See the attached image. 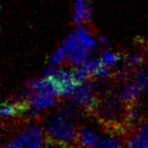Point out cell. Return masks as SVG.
Returning <instances> with one entry per match:
<instances>
[{
  "instance_id": "1",
  "label": "cell",
  "mask_w": 148,
  "mask_h": 148,
  "mask_svg": "<svg viewBox=\"0 0 148 148\" xmlns=\"http://www.w3.org/2000/svg\"><path fill=\"white\" fill-rule=\"evenodd\" d=\"M47 140L52 145L67 146L77 141V130L73 120L61 113L46 115L42 122Z\"/></svg>"
},
{
  "instance_id": "2",
  "label": "cell",
  "mask_w": 148,
  "mask_h": 148,
  "mask_svg": "<svg viewBox=\"0 0 148 148\" xmlns=\"http://www.w3.org/2000/svg\"><path fill=\"white\" fill-rule=\"evenodd\" d=\"M47 141L43 126L33 122L11 136L9 141L2 145V148L44 147L47 145Z\"/></svg>"
},
{
  "instance_id": "3",
  "label": "cell",
  "mask_w": 148,
  "mask_h": 148,
  "mask_svg": "<svg viewBox=\"0 0 148 148\" xmlns=\"http://www.w3.org/2000/svg\"><path fill=\"white\" fill-rule=\"evenodd\" d=\"M71 101L77 103L86 111H95L99 109V101L95 95V85L92 81H85L83 83H78L75 86L71 97Z\"/></svg>"
},
{
  "instance_id": "4",
  "label": "cell",
  "mask_w": 148,
  "mask_h": 148,
  "mask_svg": "<svg viewBox=\"0 0 148 148\" xmlns=\"http://www.w3.org/2000/svg\"><path fill=\"white\" fill-rule=\"evenodd\" d=\"M62 46L66 52V60L72 66H79L90 56V50L82 46L77 40L74 32L64 39Z\"/></svg>"
},
{
  "instance_id": "5",
  "label": "cell",
  "mask_w": 148,
  "mask_h": 148,
  "mask_svg": "<svg viewBox=\"0 0 148 148\" xmlns=\"http://www.w3.org/2000/svg\"><path fill=\"white\" fill-rule=\"evenodd\" d=\"M56 95L50 92H33L27 101V112L25 115L35 118L40 116L46 110L52 109L57 105Z\"/></svg>"
},
{
  "instance_id": "6",
  "label": "cell",
  "mask_w": 148,
  "mask_h": 148,
  "mask_svg": "<svg viewBox=\"0 0 148 148\" xmlns=\"http://www.w3.org/2000/svg\"><path fill=\"white\" fill-rule=\"evenodd\" d=\"M51 77L55 82L59 97H71L74 88L77 85V83L73 78L72 69L57 68Z\"/></svg>"
},
{
  "instance_id": "7",
  "label": "cell",
  "mask_w": 148,
  "mask_h": 148,
  "mask_svg": "<svg viewBox=\"0 0 148 148\" xmlns=\"http://www.w3.org/2000/svg\"><path fill=\"white\" fill-rule=\"evenodd\" d=\"M92 18V7L86 0H74V12L72 21L75 25L90 23Z\"/></svg>"
},
{
  "instance_id": "8",
  "label": "cell",
  "mask_w": 148,
  "mask_h": 148,
  "mask_svg": "<svg viewBox=\"0 0 148 148\" xmlns=\"http://www.w3.org/2000/svg\"><path fill=\"white\" fill-rule=\"evenodd\" d=\"M25 84L34 92H50L53 93L57 97H59L57 87H56L55 82L52 79V77L42 76L41 78H29L25 82Z\"/></svg>"
},
{
  "instance_id": "9",
  "label": "cell",
  "mask_w": 148,
  "mask_h": 148,
  "mask_svg": "<svg viewBox=\"0 0 148 148\" xmlns=\"http://www.w3.org/2000/svg\"><path fill=\"white\" fill-rule=\"evenodd\" d=\"M73 32L75 34V36H76L79 43L82 46H84L85 48H87L88 50L92 51V50H95L99 47V39H95L91 35L89 29L83 23L77 25V27L74 29Z\"/></svg>"
},
{
  "instance_id": "10",
  "label": "cell",
  "mask_w": 148,
  "mask_h": 148,
  "mask_svg": "<svg viewBox=\"0 0 148 148\" xmlns=\"http://www.w3.org/2000/svg\"><path fill=\"white\" fill-rule=\"evenodd\" d=\"M27 101L19 99L16 101H6L1 106V116L2 118H14L25 114L27 112Z\"/></svg>"
},
{
  "instance_id": "11",
  "label": "cell",
  "mask_w": 148,
  "mask_h": 148,
  "mask_svg": "<svg viewBox=\"0 0 148 148\" xmlns=\"http://www.w3.org/2000/svg\"><path fill=\"white\" fill-rule=\"evenodd\" d=\"M127 146L134 148L148 147V121L140 124L136 133L127 141Z\"/></svg>"
},
{
  "instance_id": "12",
  "label": "cell",
  "mask_w": 148,
  "mask_h": 148,
  "mask_svg": "<svg viewBox=\"0 0 148 148\" xmlns=\"http://www.w3.org/2000/svg\"><path fill=\"white\" fill-rule=\"evenodd\" d=\"M99 139V133L86 126H81L77 130V141L81 146L95 147Z\"/></svg>"
},
{
  "instance_id": "13",
  "label": "cell",
  "mask_w": 148,
  "mask_h": 148,
  "mask_svg": "<svg viewBox=\"0 0 148 148\" xmlns=\"http://www.w3.org/2000/svg\"><path fill=\"white\" fill-rule=\"evenodd\" d=\"M99 58L101 62L110 67H115L121 61H123V57L117 52H114L110 49H103L99 53Z\"/></svg>"
},
{
  "instance_id": "14",
  "label": "cell",
  "mask_w": 148,
  "mask_h": 148,
  "mask_svg": "<svg viewBox=\"0 0 148 148\" xmlns=\"http://www.w3.org/2000/svg\"><path fill=\"white\" fill-rule=\"evenodd\" d=\"M123 146V142L116 136L105 135L99 136V139L97 141L95 147L97 148H117Z\"/></svg>"
},
{
  "instance_id": "15",
  "label": "cell",
  "mask_w": 148,
  "mask_h": 148,
  "mask_svg": "<svg viewBox=\"0 0 148 148\" xmlns=\"http://www.w3.org/2000/svg\"><path fill=\"white\" fill-rule=\"evenodd\" d=\"M81 109H82V108H81L80 106H78L77 103H73V101H71L70 103H67V105L63 106V107L60 109V113L73 120V119H76V118L80 117V115L82 114L81 113Z\"/></svg>"
},
{
  "instance_id": "16",
  "label": "cell",
  "mask_w": 148,
  "mask_h": 148,
  "mask_svg": "<svg viewBox=\"0 0 148 148\" xmlns=\"http://www.w3.org/2000/svg\"><path fill=\"white\" fill-rule=\"evenodd\" d=\"M72 74H73V78L77 84L88 81V79L91 76V74L81 65L74 66V68L72 69Z\"/></svg>"
},
{
  "instance_id": "17",
  "label": "cell",
  "mask_w": 148,
  "mask_h": 148,
  "mask_svg": "<svg viewBox=\"0 0 148 148\" xmlns=\"http://www.w3.org/2000/svg\"><path fill=\"white\" fill-rule=\"evenodd\" d=\"M64 60H66V52L63 46L61 45L50 55L49 64H52L54 66H59Z\"/></svg>"
},
{
  "instance_id": "18",
  "label": "cell",
  "mask_w": 148,
  "mask_h": 148,
  "mask_svg": "<svg viewBox=\"0 0 148 148\" xmlns=\"http://www.w3.org/2000/svg\"><path fill=\"white\" fill-rule=\"evenodd\" d=\"M111 68L112 67H110V66L101 63V65L92 72L91 75H92L95 79H97V80H105V79L109 78V77L111 76V74H112Z\"/></svg>"
},
{
  "instance_id": "19",
  "label": "cell",
  "mask_w": 148,
  "mask_h": 148,
  "mask_svg": "<svg viewBox=\"0 0 148 148\" xmlns=\"http://www.w3.org/2000/svg\"><path fill=\"white\" fill-rule=\"evenodd\" d=\"M142 60L143 59H142L141 56L138 55V54H135V53L127 54V55L123 57L124 64H125L126 66H128V67L132 68V69L138 67V66L142 63Z\"/></svg>"
},
{
  "instance_id": "20",
  "label": "cell",
  "mask_w": 148,
  "mask_h": 148,
  "mask_svg": "<svg viewBox=\"0 0 148 148\" xmlns=\"http://www.w3.org/2000/svg\"><path fill=\"white\" fill-rule=\"evenodd\" d=\"M101 63H103V62H101V60L99 57L89 56V57L87 58V59L85 60L82 64H81V66H83V67H84L85 69L89 72V73L92 74V72L95 71V70L97 69V68L99 67Z\"/></svg>"
},
{
  "instance_id": "21",
  "label": "cell",
  "mask_w": 148,
  "mask_h": 148,
  "mask_svg": "<svg viewBox=\"0 0 148 148\" xmlns=\"http://www.w3.org/2000/svg\"><path fill=\"white\" fill-rule=\"evenodd\" d=\"M125 120L128 122V123H134V122H137L138 119H139V111H138L137 108L134 107L132 103H129L128 107L126 108L125 110Z\"/></svg>"
},
{
  "instance_id": "22",
  "label": "cell",
  "mask_w": 148,
  "mask_h": 148,
  "mask_svg": "<svg viewBox=\"0 0 148 148\" xmlns=\"http://www.w3.org/2000/svg\"><path fill=\"white\" fill-rule=\"evenodd\" d=\"M56 69H57V68H56V66L52 65V64H48L47 67L44 69L42 76H44V77H51L52 75L54 74V72L56 71Z\"/></svg>"
},
{
  "instance_id": "23",
  "label": "cell",
  "mask_w": 148,
  "mask_h": 148,
  "mask_svg": "<svg viewBox=\"0 0 148 148\" xmlns=\"http://www.w3.org/2000/svg\"><path fill=\"white\" fill-rule=\"evenodd\" d=\"M99 44L106 46V47H109V46H111V41H110L109 38H108L106 35H101V36H99Z\"/></svg>"
},
{
  "instance_id": "24",
  "label": "cell",
  "mask_w": 148,
  "mask_h": 148,
  "mask_svg": "<svg viewBox=\"0 0 148 148\" xmlns=\"http://www.w3.org/2000/svg\"><path fill=\"white\" fill-rule=\"evenodd\" d=\"M143 55L145 56V57H147L148 58V46L147 47H145L143 49Z\"/></svg>"
},
{
  "instance_id": "25",
  "label": "cell",
  "mask_w": 148,
  "mask_h": 148,
  "mask_svg": "<svg viewBox=\"0 0 148 148\" xmlns=\"http://www.w3.org/2000/svg\"><path fill=\"white\" fill-rule=\"evenodd\" d=\"M147 69H148V68H147Z\"/></svg>"
}]
</instances>
